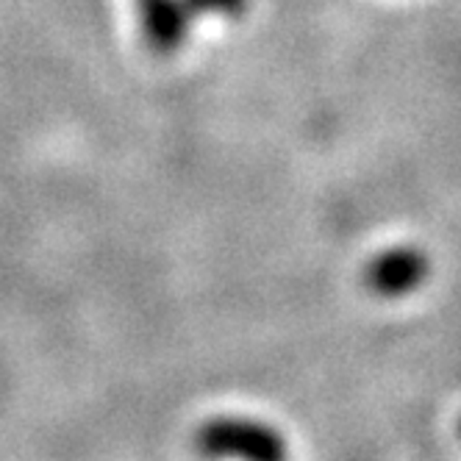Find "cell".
<instances>
[{
  "label": "cell",
  "mask_w": 461,
  "mask_h": 461,
  "mask_svg": "<svg viewBox=\"0 0 461 461\" xmlns=\"http://www.w3.org/2000/svg\"><path fill=\"white\" fill-rule=\"evenodd\" d=\"M197 447L214 458L276 461L286 453L284 437L267 422L248 417H217L197 434Z\"/></svg>",
  "instance_id": "obj_1"
},
{
  "label": "cell",
  "mask_w": 461,
  "mask_h": 461,
  "mask_svg": "<svg viewBox=\"0 0 461 461\" xmlns=\"http://www.w3.org/2000/svg\"><path fill=\"white\" fill-rule=\"evenodd\" d=\"M428 273H431V261L420 248L398 245L381 250L370 261L365 281L381 298H403L425 284Z\"/></svg>",
  "instance_id": "obj_2"
},
{
  "label": "cell",
  "mask_w": 461,
  "mask_h": 461,
  "mask_svg": "<svg viewBox=\"0 0 461 461\" xmlns=\"http://www.w3.org/2000/svg\"><path fill=\"white\" fill-rule=\"evenodd\" d=\"M142 40L156 53H176L192 28V14L184 0H134Z\"/></svg>",
  "instance_id": "obj_3"
},
{
  "label": "cell",
  "mask_w": 461,
  "mask_h": 461,
  "mask_svg": "<svg viewBox=\"0 0 461 461\" xmlns=\"http://www.w3.org/2000/svg\"><path fill=\"white\" fill-rule=\"evenodd\" d=\"M192 20L197 17H225L237 20L248 12L250 0H184Z\"/></svg>",
  "instance_id": "obj_4"
}]
</instances>
